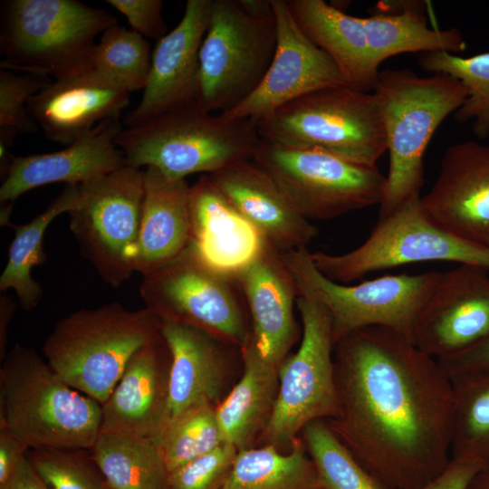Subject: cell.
<instances>
[{"label": "cell", "mask_w": 489, "mask_h": 489, "mask_svg": "<svg viewBox=\"0 0 489 489\" xmlns=\"http://www.w3.org/2000/svg\"><path fill=\"white\" fill-rule=\"evenodd\" d=\"M213 0H187L177 26L158 41L141 101L124 119L127 128L147 123L171 109L197 101L199 50L208 29Z\"/></svg>", "instance_id": "obj_19"}, {"label": "cell", "mask_w": 489, "mask_h": 489, "mask_svg": "<svg viewBox=\"0 0 489 489\" xmlns=\"http://www.w3.org/2000/svg\"><path fill=\"white\" fill-rule=\"evenodd\" d=\"M244 370L216 407L224 442L238 451L251 447L272 415L278 392V368L265 362L248 341L240 349Z\"/></svg>", "instance_id": "obj_28"}, {"label": "cell", "mask_w": 489, "mask_h": 489, "mask_svg": "<svg viewBox=\"0 0 489 489\" xmlns=\"http://www.w3.org/2000/svg\"><path fill=\"white\" fill-rule=\"evenodd\" d=\"M453 407L451 457L489 465V374L449 376Z\"/></svg>", "instance_id": "obj_33"}, {"label": "cell", "mask_w": 489, "mask_h": 489, "mask_svg": "<svg viewBox=\"0 0 489 489\" xmlns=\"http://www.w3.org/2000/svg\"><path fill=\"white\" fill-rule=\"evenodd\" d=\"M80 185H67L50 205L29 223L15 225L8 260L0 276V291L13 290L24 311L34 309L43 297V288L32 276L34 266L45 259L43 240L47 227L58 216L69 213L78 204Z\"/></svg>", "instance_id": "obj_31"}, {"label": "cell", "mask_w": 489, "mask_h": 489, "mask_svg": "<svg viewBox=\"0 0 489 489\" xmlns=\"http://www.w3.org/2000/svg\"><path fill=\"white\" fill-rule=\"evenodd\" d=\"M170 362L168 344L159 331L132 356L102 404L100 432L158 441L167 418Z\"/></svg>", "instance_id": "obj_22"}, {"label": "cell", "mask_w": 489, "mask_h": 489, "mask_svg": "<svg viewBox=\"0 0 489 489\" xmlns=\"http://www.w3.org/2000/svg\"><path fill=\"white\" fill-rule=\"evenodd\" d=\"M107 3L126 17L131 30L143 37L159 41L168 34L161 0H108Z\"/></svg>", "instance_id": "obj_41"}, {"label": "cell", "mask_w": 489, "mask_h": 489, "mask_svg": "<svg viewBox=\"0 0 489 489\" xmlns=\"http://www.w3.org/2000/svg\"><path fill=\"white\" fill-rule=\"evenodd\" d=\"M270 3L277 28L273 58L256 90L235 109L221 114L226 118L255 122L312 91L346 84L334 62L298 26L287 1L270 0Z\"/></svg>", "instance_id": "obj_16"}, {"label": "cell", "mask_w": 489, "mask_h": 489, "mask_svg": "<svg viewBox=\"0 0 489 489\" xmlns=\"http://www.w3.org/2000/svg\"><path fill=\"white\" fill-rule=\"evenodd\" d=\"M18 133L19 131L14 128L0 126V172L2 178L5 177L9 168L12 158L9 150Z\"/></svg>", "instance_id": "obj_47"}, {"label": "cell", "mask_w": 489, "mask_h": 489, "mask_svg": "<svg viewBox=\"0 0 489 489\" xmlns=\"http://www.w3.org/2000/svg\"><path fill=\"white\" fill-rule=\"evenodd\" d=\"M27 457L48 489H110L84 449H29Z\"/></svg>", "instance_id": "obj_38"}, {"label": "cell", "mask_w": 489, "mask_h": 489, "mask_svg": "<svg viewBox=\"0 0 489 489\" xmlns=\"http://www.w3.org/2000/svg\"><path fill=\"white\" fill-rule=\"evenodd\" d=\"M484 468L488 469L489 470V465L487 466H485Z\"/></svg>", "instance_id": "obj_49"}, {"label": "cell", "mask_w": 489, "mask_h": 489, "mask_svg": "<svg viewBox=\"0 0 489 489\" xmlns=\"http://www.w3.org/2000/svg\"><path fill=\"white\" fill-rule=\"evenodd\" d=\"M420 5L405 2L396 13L362 17L369 56L376 68L386 59L404 53L446 51L455 54L465 50L458 29L428 27Z\"/></svg>", "instance_id": "obj_29"}, {"label": "cell", "mask_w": 489, "mask_h": 489, "mask_svg": "<svg viewBox=\"0 0 489 489\" xmlns=\"http://www.w3.org/2000/svg\"><path fill=\"white\" fill-rule=\"evenodd\" d=\"M488 272H489V267H488Z\"/></svg>", "instance_id": "obj_50"}, {"label": "cell", "mask_w": 489, "mask_h": 489, "mask_svg": "<svg viewBox=\"0 0 489 489\" xmlns=\"http://www.w3.org/2000/svg\"><path fill=\"white\" fill-rule=\"evenodd\" d=\"M235 276L247 308L248 341L265 362L279 369L299 336L295 281L282 253L265 240Z\"/></svg>", "instance_id": "obj_18"}, {"label": "cell", "mask_w": 489, "mask_h": 489, "mask_svg": "<svg viewBox=\"0 0 489 489\" xmlns=\"http://www.w3.org/2000/svg\"><path fill=\"white\" fill-rule=\"evenodd\" d=\"M151 55L150 45L145 37L114 24L103 32L90 59L94 71L130 93L145 89Z\"/></svg>", "instance_id": "obj_35"}, {"label": "cell", "mask_w": 489, "mask_h": 489, "mask_svg": "<svg viewBox=\"0 0 489 489\" xmlns=\"http://www.w3.org/2000/svg\"><path fill=\"white\" fill-rule=\"evenodd\" d=\"M48 83L46 77L0 69V126L23 133H34L38 125L29 114L27 103Z\"/></svg>", "instance_id": "obj_39"}, {"label": "cell", "mask_w": 489, "mask_h": 489, "mask_svg": "<svg viewBox=\"0 0 489 489\" xmlns=\"http://www.w3.org/2000/svg\"><path fill=\"white\" fill-rule=\"evenodd\" d=\"M218 489H323L302 439L289 452L271 445L239 450Z\"/></svg>", "instance_id": "obj_30"}, {"label": "cell", "mask_w": 489, "mask_h": 489, "mask_svg": "<svg viewBox=\"0 0 489 489\" xmlns=\"http://www.w3.org/2000/svg\"><path fill=\"white\" fill-rule=\"evenodd\" d=\"M144 194V170L126 165L80 185L79 202L68 213L82 255L113 288L134 272Z\"/></svg>", "instance_id": "obj_14"}, {"label": "cell", "mask_w": 489, "mask_h": 489, "mask_svg": "<svg viewBox=\"0 0 489 489\" xmlns=\"http://www.w3.org/2000/svg\"><path fill=\"white\" fill-rule=\"evenodd\" d=\"M420 67L433 73L450 75L466 89L464 104L454 113L459 122L472 120L475 136H489V53L463 57L446 51L423 53L418 58Z\"/></svg>", "instance_id": "obj_34"}, {"label": "cell", "mask_w": 489, "mask_h": 489, "mask_svg": "<svg viewBox=\"0 0 489 489\" xmlns=\"http://www.w3.org/2000/svg\"><path fill=\"white\" fill-rule=\"evenodd\" d=\"M484 468V465L479 460L451 457L445 470L436 478L418 489H466Z\"/></svg>", "instance_id": "obj_43"}, {"label": "cell", "mask_w": 489, "mask_h": 489, "mask_svg": "<svg viewBox=\"0 0 489 489\" xmlns=\"http://www.w3.org/2000/svg\"><path fill=\"white\" fill-rule=\"evenodd\" d=\"M15 302L5 294L0 296V360L6 356L7 330L13 317Z\"/></svg>", "instance_id": "obj_46"}, {"label": "cell", "mask_w": 489, "mask_h": 489, "mask_svg": "<svg viewBox=\"0 0 489 489\" xmlns=\"http://www.w3.org/2000/svg\"><path fill=\"white\" fill-rule=\"evenodd\" d=\"M488 335V270L463 264L440 272L417 316L415 345L440 360L465 350Z\"/></svg>", "instance_id": "obj_15"}, {"label": "cell", "mask_w": 489, "mask_h": 489, "mask_svg": "<svg viewBox=\"0 0 489 489\" xmlns=\"http://www.w3.org/2000/svg\"><path fill=\"white\" fill-rule=\"evenodd\" d=\"M145 194L134 272L148 275L176 259L191 241L189 187L172 180L153 167L144 170Z\"/></svg>", "instance_id": "obj_25"}, {"label": "cell", "mask_w": 489, "mask_h": 489, "mask_svg": "<svg viewBox=\"0 0 489 489\" xmlns=\"http://www.w3.org/2000/svg\"><path fill=\"white\" fill-rule=\"evenodd\" d=\"M89 451L110 489H168V471L155 439L100 432Z\"/></svg>", "instance_id": "obj_32"}, {"label": "cell", "mask_w": 489, "mask_h": 489, "mask_svg": "<svg viewBox=\"0 0 489 489\" xmlns=\"http://www.w3.org/2000/svg\"><path fill=\"white\" fill-rule=\"evenodd\" d=\"M159 331L160 321L149 310H128L115 302L61 319L43 353L65 382L102 405L132 356Z\"/></svg>", "instance_id": "obj_5"}, {"label": "cell", "mask_w": 489, "mask_h": 489, "mask_svg": "<svg viewBox=\"0 0 489 489\" xmlns=\"http://www.w3.org/2000/svg\"><path fill=\"white\" fill-rule=\"evenodd\" d=\"M0 17V69L54 80L91 70L95 38L117 24L77 0H6Z\"/></svg>", "instance_id": "obj_6"}, {"label": "cell", "mask_w": 489, "mask_h": 489, "mask_svg": "<svg viewBox=\"0 0 489 489\" xmlns=\"http://www.w3.org/2000/svg\"><path fill=\"white\" fill-rule=\"evenodd\" d=\"M437 360L448 376L489 374V335L460 353Z\"/></svg>", "instance_id": "obj_42"}, {"label": "cell", "mask_w": 489, "mask_h": 489, "mask_svg": "<svg viewBox=\"0 0 489 489\" xmlns=\"http://www.w3.org/2000/svg\"><path fill=\"white\" fill-rule=\"evenodd\" d=\"M298 294L313 298L329 312L336 343L345 335L369 326L393 329L413 341L417 316L432 292L440 272L385 275L355 285L324 276L305 248L282 253Z\"/></svg>", "instance_id": "obj_10"}, {"label": "cell", "mask_w": 489, "mask_h": 489, "mask_svg": "<svg viewBox=\"0 0 489 489\" xmlns=\"http://www.w3.org/2000/svg\"><path fill=\"white\" fill-rule=\"evenodd\" d=\"M29 447L0 426V485L5 484L26 458Z\"/></svg>", "instance_id": "obj_44"}, {"label": "cell", "mask_w": 489, "mask_h": 489, "mask_svg": "<svg viewBox=\"0 0 489 489\" xmlns=\"http://www.w3.org/2000/svg\"><path fill=\"white\" fill-rule=\"evenodd\" d=\"M302 434L323 489H389L360 464L326 421L310 422Z\"/></svg>", "instance_id": "obj_36"}, {"label": "cell", "mask_w": 489, "mask_h": 489, "mask_svg": "<svg viewBox=\"0 0 489 489\" xmlns=\"http://www.w3.org/2000/svg\"><path fill=\"white\" fill-rule=\"evenodd\" d=\"M0 489H48L27 455L13 476Z\"/></svg>", "instance_id": "obj_45"}, {"label": "cell", "mask_w": 489, "mask_h": 489, "mask_svg": "<svg viewBox=\"0 0 489 489\" xmlns=\"http://www.w3.org/2000/svg\"><path fill=\"white\" fill-rule=\"evenodd\" d=\"M238 450L224 443L168 473V489H218Z\"/></svg>", "instance_id": "obj_40"}, {"label": "cell", "mask_w": 489, "mask_h": 489, "mask_svg": "<svg viewBox=\"0 0 489 489\" xmlns=\"http://www.w3.org/2000/svg\"><path fill=\"white\" fill-rule=\"evenodd\" d=\"M466 489H489V470L484 468L479 472Z\"/></svg>", "instance_id": "obj_48"}, {"label": "cell", "mask_w": 489, "mask_h": 489, "mask_svg": "<svg viewBox=\"0 0 489 489\" xmlns=\"http://www.w3.org/2000/svg\"><path fill=\"white\" fill-rule=\"evenodd\" d=\"M216 407L198 402L164 426L158 443L168 473L225 443Z\"/></svg>", "instance_id": "obj_37"}, {"label": "cell", "mask_w": 489, "mask_h": 489, "mask_svg": "<svg viewBox=\"0 0 489 489\" xmlns=\"http://www.w3.org/2000/svg\"><path fill=\"white\" fill-rule=\"evenodd\" d=\"M291 14L304 34L337 65L346 84L374 90L379 70L370 59L362 17L322 0H288Z\"/></svg>", "instance_id": "obj_27"}, {"label": "cell", "mask_w": 489, "mask_h": 489, "mask_svg": "<svg viewBox=\"0 0 489 489\" xmlns=\"http://www.w3.org/2000/svg\"><path fill=\"white\" fill-rule=\"evenodd\" d=\"M253 160L283 187L307 220L332 219L379 205L386 177L377 166L354 163L325 151L260 140Z\"/></svg>", "instance_id": "obj_13"}, {"label": "cell", "mask_w": 489, "mask_h": 489, "mask_svg": "<svg viewBox=\"0 0 489 489\" xmlns=\"http://www.w3.org/2000/svg\"><path fill=\"white\" fill-rule=\"evenodd\" d=\"M160 332L171 358L166 425L194 404L219 403L228 369L226 346L232 344L173 321H160Z\"/></svg>", "instance_id": "obj_24"}, {"label": "cell", "mask_w": 489, "mask_h": 489, "mask_svg": "<svg viewBox=\"0 0 489 489\" xmlns=\"http://www.w3.org/2000/svg\"><path fill=\"white\" fill-rule=\"evenodd\" d=\"M420 197L378 219L367 240L341 254L310 252L316 268L330 280L346 283L380 271L419 262L446 261L489 267V248L459 239L436 225Z\"/></svg>", "instance_id": "obj_12"}, {"label": "cell", "mask_w": 489, "mask_h": 489, "mask_svg": "<svg viewBox=\"0 0 489 489\" xmlns=\"http://www.w3.org/2000/svg\"><path fill=\"white\" fill-rule=\"evenodd\" d=\"M373 93L378 100L389 163L379 209L382 219L419 197L424 185V154L444 120L467 97L455 78L419 76L409 69L379 71Z\"/></svg>", "instance_id": "obj_3"}, {"label": "cell", "mask_w": 489, "mask_h": 489, "mask_svg": "<svg viewBox=\"0 0 489 489\" xmlns=\"http://www.w3.org/2000/svg\"><path fill=\"white\" fill-rule=\"evenodd\" d=\"M255 125L262 139L325 151L354 163L377 166L387 151L376 95L346 84L297 98Z\"/></svg>", "instance_id": "obj_7"}, {"label": "cell", "mask_w": 489, "mask_h": 489, "mask_svg": "<svg viewBox=\"0 0 489 489\" xmlns=\"http://www.w3.org/2000/svg\"><path fill=\"white\" fill-rule=\"evenodd\" d=\"M139 294L160 321L200 329L239 349L249 340L247 308L235 274L212 265L191 243L143 276Z\"/></svg>", "instance_id": "obj_8"}, {"label": "cell", "mask_w": 489, "mask_h": 489, "mask_svg": "<svg viewBox=\"0 0 489 489\" xmlns=\"http://www.w3.org/2000/svg\"><path fill=\"white\" fill-rule=\"evenodd\" d=\"M276 42L274 13L257 15L247 11L241 0H213L199 50L201 107L222 114L248 98L263 81Z\"/></svg>", "instance_id": "obj_9"}, {"label": "cell", "mask_w": 489, "mask_h": 489, "mask_svg": "<svg viewBox=\"0 0 489 489\" xmlns=\"http://www.w3.org/2000/svg\"><path fill=\"white\" fill-rule=\"evenodd\" d=\"M233 206L280 253L307 245L319 234L303 217L278 182L254 160L209 174Z\"/></svg>", "instance_id": "obj_21"}, {"label": "cell", "mask_w": 489, "mask_h": 489, "mask_svg": "<svg viewBox=\"0 0 489 489\" xmlns=\"http://www.w3.org/2000/svg\"><path fill=\"white\" fill-rule=\"evenodd\" d=\"M1 362L0 426L29 449L92 447L101 404L72 388L33 348L15 343Z\"/></svg>", "instance_id": "obj_2"}, {"label": "cell", "mask_w": 489, "mask_h": 489, "mask_svg": "<svg viewBox=\"0 0 489 489\" xmlns=\"http://www.w3.org/2000/svg\"><path fill=\"white\" fill-rule=\"evenodd\" d=\"M129 94L91 69L48 83L27 110L47 139L68 146L101 121L120 119Z\"/></svg>", "instance_id": "obj_23"}, {"label": "cell", "mask_w": 489, "mask_h": 489, "mask_svg": "<svg viewBox=\"0 0 489 489\" xmlns=\"http://www.w3.org/2000/svg\"><path fill=\"white\" fill-rule=\"evenodd\" d=\"M420 200L441 229L489 248V144L467 140L447 148L434 185Z\"/></svg>", "instance_id": "obj_17"}, {"label": "cell", "mask_w": 489, "mask_h": 489, "mask_svg": "<svg viewBox=\"0 0 489 489\" xmlns=\"http://www.w3.org/2000/svg\"><path fill=\"white\" fill-rule=\"evenodd\" d=\"M338 408L327 424L389 489H418L451 459L453 392L438 360L384 326L334 345Z\"/></svg>", "instance_id": "obj_1"}, {"label": "cell", "mask_w": 489, "mask_h": 489, "mask_svg": "<svg viewBox=\"0 0 489 489\" xmlns=\"http://www.w3.org/2000/svg\"><path fill=\"white\" fill-rule=\"evenodd\" d=\"M302 341L278 369V392L262 432L264 445L291 447L306 425L327 421L338 408L334 373L332 321L327 309L312 297L298 294Z\"/></svg>", "instance_id": "obj_11"}, {"label": "cell", "mask_w": 489, "mask_h": 489, "mask_svg": "<svg viewBox=\"0 0 489 489\" xmlns=\"http://www.w3.org/2000/svg\"><path fill=\"white\" fill-rule=\"evenodd\" d=\"M122 129L120 119H110L61 150L12 155L0 187V201L14 202L23 194L52 183L82 185L123 168L126 159L115 142Z\"/></svg>", "instance_id": "obj_20"}, {"label": "cell", "mask_w": 489, "mask_h": 489, "mask_svg": "<svg viewBox=\"0 0 489 489\" xmlns=\"http://www.w3.org/2000/svg\"><path fill=\"white\" fill-rule=\"evenodd\" d=\"M260 140L252 120L214 115L193 101L123 129L115 142L128 166L153 167L172 180H182L253 160Z\"/></svg>", "instance_id": "obj_4"}, {"label": "cell", "mask_w": 489, "mask_h": 489, "mask_svg": "<svg viewBox=\"0 0 489 489\" xmlns=\"http://www.w3.org/2000/svg\"><path fill=\"white\" fill-rule=\"evenodd\" d=\"M191 241L212 265L235 274L258 251L264 238L202 175L189 187Z\"/></svg>", "instance_id": "obj_26"}]
</instances>
